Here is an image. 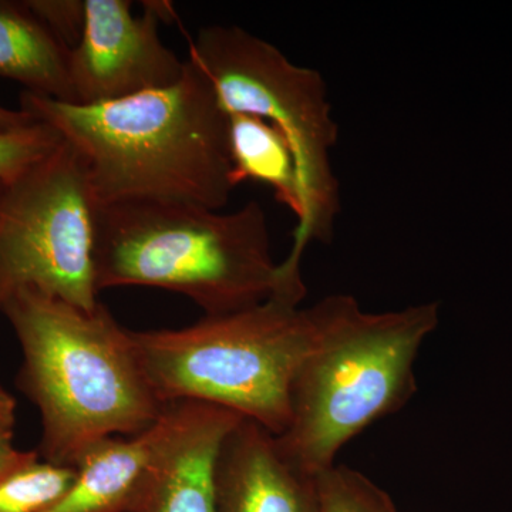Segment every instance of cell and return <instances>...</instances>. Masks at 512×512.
<instances>
[{
  "label": "cell",
  "instance_id": "19",
  "mask_svg": "<svg viewBox=\"0 0 512 512\" xmlns=\"http://www.w3.org/2000/svg\"><path fill=\"white\" fill-rule=\"evenodd\" d=\"M16 420V402L3 387H0V431L12 434Z\"/></svg>",
  "mask_w": 512,
  "mask_h": 512
},
{
  "label": "cell",
  "instance_id": "15",
  "mask_svg": "<svg viewBox=\"0 0 512 512\" xmlns=\"http://www.w3.org/2000/svg\"><path fill=\"white\" fill-rule=\"evenodd\" d=\"M318 512H397L392 497L365 474L333 466L318 477Z\"/></svg>",
  "mask_w": 512,
  "mask_h": 512
},
{
  "label": "cell",
  "instance_id": "11",
  "mask_svg": "<svg viewBox=\"0 0 512 512\" xmlns=\"http://www.w3.org/2000/svg\"><path fill=\"white\" fill-rule=\"evenodd\" d=\"M154 424L137 436H111L84 448L76 478L46 512H127L153 450Z\"/></svg>",
  "mask_w": 512,
  "mask_h": 512
},
{
  "label": "cell",
  "instance_id": "18",
  "mask_svg": "<svg viewBox=\"0 0 512 512\" xmlns=\"http://www.w3.org/2000/svg\"><path fill=\"white\" fill-rule=\"evenodd\" d=\"M39 457L37 451H20L12 443V434L0 431V478Z\"/></svg>",
  "mask_w": 512,
  "mask_h": 512
},
{
  "label": "cell",
  "instance_id": "10",
  "mask_svg": "<svg viewBox=\"0 0 512 512\" xmlns=\"http://www.w3.org/2000/svg\"><path fill=\"white\" fill-rule=\"evenodd\" d=\"M318 511V478L293 467L271 431L239 421L218 457L217 512Z\"/></svg>",
  "mask_w": 512,
  "mask_h": 512
},
{
  "label": "cell",
  "instance_id": "16",
  "mask_svg": "<svg viewBox=\"0 0 512 512\" xmlns=\"http://www.w3.org/2000/svg\"><path fill=\"white\" fill-rule=\"evenodd\" d=\"M63 137L42 121L16 130L0 131V180H9L52 154Z\"/></svg>",
  "mask_w": 512,
  "mask_h": 512
},
{
  "label": "cell",
  "instance_id": "6",
  "mask_svg": "<svg viewBox=\"0 0 512 512\" xmlns=\"http://www.w3.org/2000/svg\"><path fill=\"white\" fill-rule=\"evenodd\" d=\"M188 45V57L210 77L228 113L269 121L291 144L301 180L302 215L293 231L291 252L279 264V284L285 298L302 302L303 252L312 242L332 241L340 214L339 181L330 160L339 128L325 80L238 26L201 28Z\"/></svg>",
  "mask_w": 512,
  "mask_h": 512
},
{
  "label": "cell",
  "instance_id": "13",
  "mask_svg": "<svg viewBox=\"0 0 512 512\" xmlns=\"http://www.w3.org/2000/svg\"><path fill=\"white\" fill-rule=\"evenodd\" d=\"M229 151L235 185L247 180L268 185L296 221L301 218L298 165L288 138L279 128L252 114L229 113Z\"/></svg>",
  "mask_w": 512,
  "mask_h": 512
},
{
  "label": "cell",
  "instance_id": "9",
  "mask_svg": "<svg viewBox=\"0 0 512 512\" xmlns=\"http://www.w3.org/2000/svg\"><path fill=\"white\" fill-rule=\"evenodd\" d=\"M242 419L215 404H167L154 423L150 460L127 512H217L218 457Z\"/></svg>",
  "mask_w": 512,
  "mask_h": 512
},
{
  "label": "cell",
  "instance_id": "1",
  "mask_svg": "<svg viewBox=\"0 0 512 512\" xmlns=\"http://www.w3.org/2000/svg\"><path fill=\"white\" fill-rule=\"evenodd\" d=\"M20 110L79 151L99 205L157 201L221 211L237 187L229 113L190 57L171 86L96 104L25 90Z\"/></svg>",
  "mask_w": 512,
  "mask_h": 512
},
{
  "label": "cell",
  "instance_id": "17",
  "mask_svg": "<svg viewBox=\"0 0 512 512\" xmlns=\"http://www.w3.org/2000/svg\"><path fill=\"white\" fill-rule=\"evenodd\" d=\"M26 5L70 52L79 45L84 26V0H26Z\"/></svg>",
  "mask_w": 512,
  "mask_h": 512
},
{
  "label": "cell",
  "instance_id": "2",
  "mask_svg": "<svg viewBox=\"0 0 512 512\" xmlns=\"http://www.w3.org/2000/svg\"><path fill=\"white\" fill-rule=\"evenodd\" d=\"M23 353L18 387L42 419L39 456L73 467L84 448L150 429L167 404L138 357L133 332L99 303L93 311L25 289L2 309Z\"/></svg>",
  "mask_w": 512,
  "mask_h": 512
},
{
  "label": "cell",
  "instance_id": "20",
  "mask_svg": "<svg viewBox=\"0 0 512 512\" xmlns=\"http://www.w3.org/2000/svg\"><path fill=\"white\" fill-rule=\"evenodd\" d=\"M35 119L23 110H10L0 106V131L16 130L35 123Z\"/></svg>",
  "mask_w": 512,
  "mask_h": 512
},
{
  "label": "cell",
  "instance_id": "12",
  "mask_svg": "<svg viewBox=\"0 0 512 512\" xmlns=\"http://www.w3.org/2000/svg\"><path fill=\"white\" fill-rule=\"evenodd\" d=\"M69 55L26 2L0 0V77L22 83L26 92L74 103Z\"/></svg>",
  "mask_w": 512,
  "mask_h": 512
},
{
  "label": "cell",
  "instance_id": "14",
  "mask_svg": "<svg viewBox=\"0 0 512 512\" xmlns=\"http://www.w3.org/2000/svg\"><path fill=\"white\" fill-rule=\"evenodd\" d=\"M39 457L0 478V512H46L72 487L76 468Z\"/></svg>",
  "mask_w": 512,
  "mask_h": 512
},
{
  "label": "cell",
  "instance_id": "3",
  "mask_svg": "<svg viewBox=\"0 0 512 512\" xmlns=\"http://www.w3.org/2000/svg\"><path fill=\"white\" fill-rule=\"evenodd\" d=\"M94 268L99 292L167 289L190 298L205 316L244 311L279 293V264L258 201L232 212L177 202L99 205Z\"/></svg>",
  "mask_w": 512,
  "mask_h": 512
},
{
  "label": "cell",
  "instance_id": "4",
  "mask_svg": "<svg viewBox=\"0 0 512 512\" xmlns=\"http://www.w3.org/2000/svg\"><path fill=\"white\" fill-rule=\"evenodd\" d=\"M349 298L332 295L309 308L271 298L187 328L133 332V338L164 404H215L281 436L291 421L293 383Z\"/></svg>",
  "mask_w": 512,
  "mask_h": 512
},
{
  "label": "cell",
  "instance_id": "7",
  "mask_svg": "<svg viewBox=\"0 0 512 512\" xmlns=\"http://www.w3.org/2000/svg\"><path fill=\"white\" fill-rule=\"evenodd\" d=\"M97 207L86 163L64 140L28 170L0 180V313L25 289L97 308Z\"/></svg>",
  "mask_w": 512,
  "mask_h": 512
},
{
  "label": "cell",
  "instance_id": "5",
  "mask_svg": "<svg viewBox=\"0 0 512 512\" xmlns=\"http://www.w3.org/2000/svg\"><path fill=\"white\" fill-rule=\"evenodd\" d=\"M439 325V303L367 313L350 296L293 383L291 421L275 436L293 467L318 478L370 424L417 392V356Z\"/></svg>",
  "mask_w": 512,
  "mask_h": 512
},
{
  "label": "cell",
  "instance_id": "8",
  "mask_svg": "<svg viewBox=\"0 0 512 512\" xmlns=\"http://www.w3.org/2000/svg\"><path fill=\"white\" fill-rule=\"evenodd\" d=\"M128 0H84L79 45L69 55L76 104H96L171 86L181 79L185 62L161 42V12L168 3L147 2L134 16Z\"/></svg>",
  "mask_w": 512,
  "mask_h": 512
}]
</instances>
